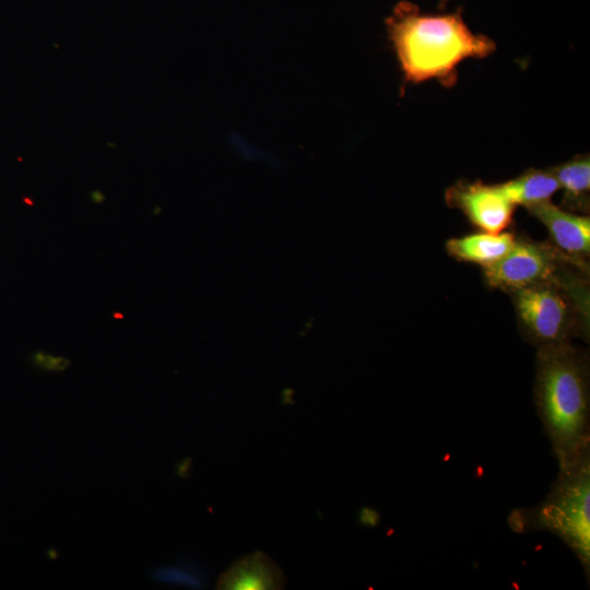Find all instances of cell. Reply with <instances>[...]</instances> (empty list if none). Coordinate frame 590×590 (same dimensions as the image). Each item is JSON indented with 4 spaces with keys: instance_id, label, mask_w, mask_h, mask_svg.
I'll return each instance as SVG.
<instances>
[{
    "instance_id": "cell-1",
    "label": "cell",
    "mask_w": 590,
    "mask_h": 590,
    "mask_svg": "<svg viewBox=\"0 0 590 590\" xmlns=\"http://www.w3.org/2000/svg\"><path fill=\"white\" fill-rule=\"evenodd\" d=\"M534 402L558 468L590 452L589 356L570 343L538 349Z\"/></svg>"
},
{
    "instance_id": "cell-2",
    "label": "cell",
    "mask_w": 590,
    "mask_h": 590,
    "mask_svg": "<svg viewBox=\"0 0 590 590\" xmlns=\"http://www.w3.org/2000/svg\"><path fill=\"white\" fill-rule=\"evenodd\" d=\"M387 26L408 82L438 79L452 83L461 61L485 58L496 48L491 38L472 33L459 13L422 14L410 3H400Z\"/></svg>"
},
{
    "instance_id": "cell-3",
    "label": "cell",
    "mask_w": 590,
    "mask_h": 590,
    "mask_svg": "<svg viewBox=\"0 0 590 590\" xmlns=\"http://www.w3.org/2000/svg\"><path fill=\"white\" fill-rule=\"evenodd\" d=\"M507 522L517 533L547 531L559 538L580 562L590 579V452L559 468L544 500L514 509Z\"/></svg>"
},
{
    "instance_id": "cell-4",
    "label": "cell",
    "mask_w": 590,
    "mask_h": 590,
    "mask_svg": "<svg viewBox=\"0 0 590 590\" xmlns=\"http://www.w3.org/2000/svg\"><path fill=\"white\" fill-rule=\"evenodd\" d=\"M535 283L511 294L519 326L524 338L538 349L570 343L586 331L588 292L585 281L576 276Z\"/></svg>"
},
{
    "instance_id": "cell-5",
    "label": "cell",
    "mask_w": 590,
    "mask_h": 590,
    "mask_svg": "<svg viewBox=\"0 0 590 590\" xmlns=\"http://www.w3.org/2000/svg\"><path fill=\"white\" fill-rule=\"evenodd\" d=\"M586 266L554 245L517 240L498 262L483 268L484 280L492 288L511 293L516 290L566 275L570 266Z\"/></svg>"
},
{
    "instance_id": "cell-6",
    "label": "cell",
    "mask_w": 590,
    "mask_h": 590,
    "mask_svg": "<svg viewBox=\"0 0 590 590\" xmlns=\"http://www.w3.org/2000/svg\"><path fill=\"white\" fill-rule=\"evenodd\" d=\"M449 205L460 209L469 221L482 232H504L512 221L515 204L500 185L482 181L460 182L446 192Z\"/></svg>"
},
{
    "instance_id": "cell-7",
    "label": "cell",
    "mask_w": 590,
    "mask_h": 590,
    "mask_svg": "<svg viewBox=\"0 0 590 590\" xmlns=\"http://www.w3.org/2000/svg\"><path fill=\"white\" fill-rule=\"evenodd\" d=\"M527 210L548 231L554 246L570 258L585 262L590 253V219L563 210L551 201Z\"/></svg>"
},
{
    "instance_id": "cell-8",
    "label": "cell",
    "mask_w": 590,
    "mask_h": 590,
    "mask_svg": "<svg viewBox=\"0 0 590 590\" xmlns=\"http://www.w3.org/2000/svg\"><path fill=\"white\" fill-rule=\"evenodd\" d=\"M284 586L281 568L259 551L233 563L217 581V589L223 590H276Z\"/></svg>"
},
{
    "instance_id": "cell-9",
    "label": "cell",
    "mask_w": 590,
    "mask_h": 590,
    "mask_svg": "<svg viewBox=\"0 0 590 590\" xmlns=\"http://www.w3.org/2000/svg\"><path fill=\"white\" fill-rule=\"evenodd\" d=\"M517 240V237L509 232H480L447 240L446 250L459 261L471 262L486 268L504 258L512 249Z\"/></svg>"
},
{
    "instance_id": "cell-10",
    "label": "cell",
    "mask_w": 590,
    "mask_h": 590,
    "mask_svg": "<svg viewBox=\"0 0 590 590\" xmlns=\"http://www.w3.org/2000/svg\"><path fill=\"white\" fill-rule=\"evenodd\" d=\"M507 198L515 205L529 208L550 201L559 189L556 177L550 169H529L520 176L499 184Z\"/></svg>"
},
{
    "instance_id": "cell-11",
    "label": "cell",
    "mask_w": 590,
    "mask_h": 590,
    "mask_svg": "<svg viewBox=\"0 0 590 590\" xmlns=\"http://www.w3.org/2000/svg\"><path fill=\"white\" fill-rule=\"evenodd\" d=\"M551 170L557 179L559 189L564 191L565 205L574 211L586 213L589 210L590 191L589 156H576Z\"/></svg>"
},
{
    "instance_id": "cell-12",
    "label": "cell",
    "mask_w": 590,
    "mask_h": 590,
    "mask_svg": "<svg viewBox=\"0 0 590 590\" xmlns=\"http://www.w3.org/2000/svg\"><path fill=\"white\" fill-rule=\"evenodd\" d=\"M154 578L163 582L186 585L194 588H199L203 583L198 574L178 567H165L157 569L154 573Z\"/></svg>"
}]
</instances>
